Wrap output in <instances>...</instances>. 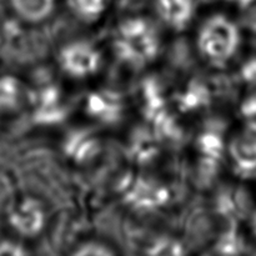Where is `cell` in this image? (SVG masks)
Listing matches in <instances>:
<instances>
[{
	"label": "cell",
	"mask_w": 256,
	"mask_h": 256,
	"mask_svg": "<svg viewBox=\"0 0 256 256\" xmlns=\"http://www.w3.org/2000/svg\"><path fill=\"white\" fill-rule=\"evenodd\" d=\"M112 50L122 64L142 69L156 60L162 39L155 25L144 16H130L115 28Z\"/></svg>",
	"instance_id": "1"
},
{
	"label": "cell",
	"mask_w": 256,
	"mask_h": 256,
	"mask_svg": "<svg viewBox=\"0 0 256 256\" xmlns=\"http://www.w3.org/2000/svg\"><path fill=\"white\" fill-rule=\"evenodd\" d=\"M240 26L224 14H212L202 22L196 34L200 56L214 68H224L234 59L242 46Z\"/></svg>",
	"instance_id": "2"
},
{
	"label": "cell",
	"mask_w": 256,
	"mask_h": 256,
	"mask_svg": "<svg viewBox=\"0 0 256 256\" xmlns=\"http://www.w3.org/2000/svg\"><path fill=\"white\" fill-rule=\"evenodd\" d=\"M116 192L128 208L142 214L160 212L172 202V192L164 182L140 172L122 175L118 180Z\"/></svg>",
	"instance_id": "3"
},
{
	"label": "cell",
	"mask_w": 256,
	"mask_h": 256,
	"mask_svg": "<svg viewBox=\"0 0 256 256\" xmlns=\"http://www.w3.org/2000/svg\"><path fill=\"white\" fill-rule=\"evenodd\" d=\"M58 64L68 76L82 80L98 74L102 65V55L92 42L72 40L62 45L59 50Z\"/></svg>",
	"instance_id": "4"
},
{
	"label": "cell",
	"mask_w": 256,
	"mask_h": 256,
	"mask_svg": "<svg viewBox=\"0 0 256 256\" xmlns=\"http://www.w3.org/2000/svg\"><path fill=\"white\" fill-rule=\"evenodd\" d=\"M10 228L16 234L25 238H34L44 230L46 214L42 202L32 196L15 198L5 212Z\"/></svg>",
	"instance_id": "5"
},
{
	"label": "cell",
	"mask_w": 256,
	"mask_h": 256,
	"mask_svg": "<svg viewBox=\"0 0 256 256\" xmlns=\"http://www.w3.org/2000/svg\"><path fill=\"white\" fill-rule=\"evenodd\" d=\"M84 110L88 116L99 124L115 125L124 116V98L116 90L95 89L85 98Z\"/></svg>",
	"instance_id": "6"
},
{
	"label": "cell",
	"mask_w": 256,
	"mask_h": 256,
	"mask_svg": "<svg viewBox=\"0 0 256 256\" xmlns=\"http://www.w3.org/2000/svg\"><path fill=\"white\" fill-rule=\"evenodd\" d=\"M234 170L242 179L256 180V125L245 124L228 145Z\"/></svg>",
	"instance_id": "7"
},
{
	"label": "cell",
	"mask_w": 256,
	"mask_h": 256,
	"mask_svg": "<svg viewBox=\"0 0 256 256\" xmlns=\"http://www.w3.org/2000/svg\"><path fill=\"white\" fill-rule=\"evenodd\" d=\"M62 152L69 162L88 165L95 162L102 152V140L88 128H75L62 139Z\"/></svg>",
	"instance_id": "8"
},
{
	"label": "cell",
	"mask_w": 256,
	"mask_h": 256,
	"mask_svg": "<svg viewBox=\"0 0 256 256\" xmlns=\"http://www.w3.org/2000/svg\"><path fill=\"white\" fill-rule=\"evenodd\" d=\"M32 120L40 125L60 124L66 118V106L59 88L48 84L34 90L30 95Z\"/></svg>",
	"instance_id": "9"
},
{
	"label": "cell",
	"mask_w": 256,
	"mask_h": 256,
	"mask_svg": "<svg viewBox=\"0 0 256 256\" xmlns=\"http://www.w3.org/2000/svg\"><path fill=\"white\" fill-rule=\"evenodd\" d=\"M156 16L170 29L182 32L194 19L195 0H152Z\"/></svg>",
	"instance_id": "10"
},
{
	"label": "cell",
	"mask_w": 256,
	"mask_h": 256,
	"mask_svg": "<svg viewBox=\"0 0 256 256\" xmlns=\"http://www.w3.org/2000/svg\"><path fill=\"white\" fill-rule=\"evenodd\" d=\"M8 5L20 20L39 24L52 16L56 0H8Z\"/></svg>",
	"instance_id": "11"
},
{
	"label": "cell",
	"mask_w": 256,
	"mask_h": 256,
	"mask_svg": "<svg viewBox=\"0 0 256 256\" xmlns=\"http://www.w3.org/2000/svg\"><path fill=\"white\" fill-rule=\"evenodd\" d=\"M212 102L210 92L200 80H192L176 95V105L182 112H198L206 109Z\"/></svg>",
	"instance_id": "12"
},
{
	"label": "cell",
	"mask_w": 256,
	"mask_h": 256,
	"mask_svg": "<svg viewBox=\"0 0 256 256\" xmlns=\"http://www.w3.org/2000/svg\"><path fill=\"white\" fill-rule=\"evenodd\" d=\"M198 150L202 155V162L205 166L216 169L224 158L226 144L222 134L218 132H205L198 139Z\"/></svg>",
	"instance_id": "13"
},
{
	"label": "cell",
	"mask_w": 256,
	"mask_h": 256,
	"mask_svg": "<svg viewBox=\"0 0 256 256\" xmlns=\"http://www.w3.org/2000/svg\"><path fill=\"white\" fill-rule=\"evenodd\" d=\"M130 155L140 164H148L156 158L159 146L155 139V132L152 134L146 130H139L130 140Z\"/></svg>",
	"instance_id": "14"
},
{
	"label": "cell",
	"mask_w": 256,
	"mask_h": 256,
	"mask_svg": "<svg viewBox=\"0 0 256 256\" xmlns=\"http://www.w3.org/2000/svg\"><path fill=\"white\" fill-rule=\"evenodd\" d=\"M109 0H69L72 12L82 22H92L102 16Z\"/></svg>",
	"instance_id": "15"
},
{
	"label": "cell",
	"mask_w": 256,
	"mask_h": 256,
	"mask_svg": "<svg viewBox=\"0 0 256 256\" xmlns=\"http://www.w3.org/2000/svg\"><path fill=\"white\" fill-rule=\"evenodd\" d=\"M22 95V82L14 76L0 78V109L12 110L19 105Z\"/></svg>",
	"instance_id": "16"
},
{
	"label": "cell",
	"mask_w": 256,
	"mask_h": 256,
	"mask_svg": "<svg viewBox=\"0 0 256 256\" xmlns=\"http://www.w3.org/2000/svg\"><path fill=\"white\" fill-rule=\"evenodd\" d=\"M144 256H186L185 245L172 236H159L145 249Z\"/></svg>",
	"instance_id": "17"
},
{
	"label": "cell",
	"mask_w": 256,
	"mask_h": 256,
	"mask_svg": "<svg viewBox=\"0 0 256 256\" xmlns=\"http://www.w3.org/2000/svg\"><path fill=\"white\" fill-rule=\"evenodd\" d=\"M15 198L14 182L6 172H0V215L8 212Z\"/></svg>",
	"instance_id": "18"
},
{
	"label": "cell",
	"mask_w": 256,
	"mask_h": 256,
	"mask_svg": "<svg viewBox=\"0 0 256 256\" xmlns=\"http://www.w3.org/2000/svg\"><path fill=\"white\" fill-rule=\"evenodd\" d=\"M70 256H115V254L105 244L96 242H88L78 246Z\"/></svg>",
	"instance_id": "19"
},
{
	"label": "cell",
	"mask_w": 256,
	"mask_h": 256,
	"mask_svg": "<svg viewBox=\"0 0 256 256\" xmlns=\"http://www.w3.org/2000/svg\"><path fill=\"white\" fill-rule=\"evenodd\" d=\"M239 112L245 124L256 125V92L248 95L242 100Z\"/></svg>",
	"instance_id": "20"
},
{
	"label": "cell",
	"mask_w": 256,
	"mask_h": 256,
	"mask_svg": "<svg viewBox=\"0 0 256 256\" xmlns=\"http://www.w3.org/2000/svg\"><path fill=\"white\" fill-rule=\"evenodd\" d=\"M239 75L242 82L250 86H256V55L242 62Z\"/></svg>",
	"instance_id": "21"
},
{
	"label": "cell",
	"mask_w": 256,
	"mask_h": 256,
	"mask_svg": "<svg viewBox=\"0 0 256 256\" xmlns=\"http://www.w3.org/2000/svg\"><path fill=\"white\" fill-rule=\"evenodd\" d=\"M242 22L244 28L252 32H256V0H252L250 4L242 8Z\"/></svg>",
	"instance_id": "22"
},
{
	"label": "cell",
	"mask_w": 256,
	"mask_h": 256,
	"mask_svg": "<svg viewBox=\"0 0 256 256\" xmlns=\"http://www.w3.org/2000/svg\"><path fill=\"white\" fill-rule=\"evenodd\" d=\"M0 256H29L24 246L12 240H0Z\"/></svg>",
	"instance_id": "23"
},
{
	"label": "cell",
	"mask_w": 256,
	"mask_h": 256,
	"mask_svg": "<svg viewBox=\"0 0 256 256\" xmlns=\"http://www.w3.org/2000/svg\"><path fill=\"white\" fill-rule=\"evenodd\" d=\"M250 230H252V234L256 238V210L252 212L250 215Z\"/></svg>",
	"instance_id": "24"
},
{
	"label": "cell",
	"mask_w": 256,
	"mask_h": 256,
	"mask_svg": "<svg viewBox=\"0 0 256 256\" xmlns=\"http://www.w3.org/2000/svg\"><path fill=\"white\" fill-rule=\"evenodd\" d=\"M225 2H232V4L238 5V6H239L240 9H242V8L246 6L248 4H250V2H252V0H225Z\"/></svg>",
	"instance_id": "25"
},
{
	"label": "cell",
	"mask_w": 256,
	"mask_h": 256,
	"mask_svg": "<svg viewBox=\"0 0 256 256\" xmlns=\"http://www.w3.org/2000/svg\"><path fill=\"white\" fill-rule=\"evenodd\" d=\"M204 256H232V255H226V254H222V252H216V250L212 249V252H210V254H206Z\"/></svg>",
	"instance_id": "26"
},
{
	"label": "cell",
	"mask_w": 256,
	"mask_h": 256,
	"mask_svg": "<svg viewBox=\"0 0 256 256\" xmlns=\"http://www.w3.org/2000/svg\"><path fill=\"white\" fill-rule=\"evenodd\" d=\"M2 14H4V5H2V0H0V20L2 19Z\"/></svg>",
	"instance_id": "27"
}]
</instances>
